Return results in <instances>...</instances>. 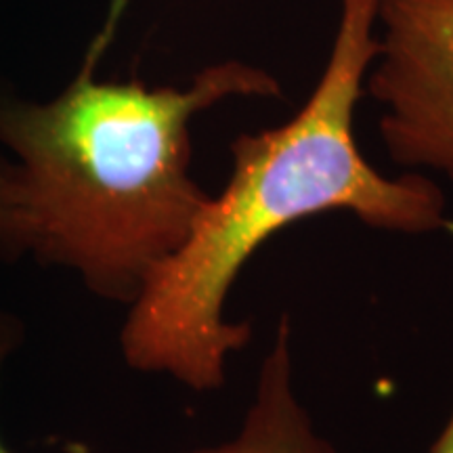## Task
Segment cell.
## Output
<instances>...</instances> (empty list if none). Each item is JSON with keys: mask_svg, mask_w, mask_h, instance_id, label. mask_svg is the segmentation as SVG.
Wrapping results in <instances>:
<instances>
[{"mask_svg": "<svg viewBox=\"0 0 453 453\" xmlns=\"http://www.w3.org/2000/svg\"><path fill=\"white\" fill-rule=\"evenodd\" d=\"M380 0H338V27L313 93L280 127L242 133L231 174L208 196L183 243L128 304L120 350L128 367L168 376L194 393L226 382L229 359L252 326L226 317V300L250 258L300 220L349 212L401 235L453 234L447 197L428 174H384L355 134V116L378 49Z\"/></svg>", "mask_w": 453, "mask_h": 453, "instance_id": "1", "label": "cell"}, {"mask_svg": "<svg viewBox=\"0 0 453 453\" xmlns=\"http://www.w3.org/2000/svg\"><path fill=\"white\" fill-rule=\"evenodd\" d=\"M127 3L113 0L81 70L53 99L0 88V147L21 170L27 254L128 307L211 196L191 174V124L229 99L280 97L281 84L240 59L203 67L187 87L99 81Z\"/></svg>", "mask_w": 453, "mask_h": 453, "instance_id": "2", "label": "cell"}, {"mask_svg": "<svg viewBox=\"0 0 453 453\" xmlns=\"http://www.w3.org/2000/svg\"><path fill=\"white\" fill-rule=\"evenodd\" d=\"M365 93L390 160L453 183V0H380Z\"/></svg>", "mask_w": 453, "mask_h": 453, "instance_id": "3", "label": "cell"}, {"mask_svg": "<svg viewBox=\"0 0 453 453\" xmlns=\"http://www.w3.org/2000/svg\"><path fill=\"white\" fill-rule=\"evenodd\" d=\"M70 453H99L87 445L70 443ZM185 453H338L315 428L313 418L296 393L292 355V324L283 315L273 344L260 364L257 388L242 426L219 445Z\"/></svg>", "mask_w": 453, "mask_h": 453, "instance_id": "4", "label": "cell"}, {"mask_svg": "<svg viewBox=\"0 0 453 453\" xmlns=\"http://www.w3.org/2000/svg\"><path fill=\"white\" fill-rule=\"evenodd\" d=\"M27 254L21 170L0 147V260L17 263Z\"/></svg>", "mask_w": 453, "mask_h": 453, "instance_id": "5", "label": "cell"}, {"mask_svg": "<svg viewBox=\"0 0 453 453\" xmlns=\"http://www.w3.org/2000/svg\"><path fill=\"white\" fill-rule=\"evenodd\" d=\"M24 340V324L21 319L9 311H0V376H3V367L7 359L13 355V350L19 347ZM0 453H13L0 439Z\"/></svg>", "mask_w": 453, "mask_h": 453, "instance_id": "6", "label": "cell"}, {"mask_svg": "<svg viewBox=\"0 0 453 453\" xmlns=\"http://www.w3.org/2000/svg\"><path fill=\"white\" fill-rule=\"evenodd\" d=\"M428 453H453V407Z\"/></svg>", "mask_w": 453, "mask_h": 453, "instance_id": "7", "label": "cell"}]
</instances>
